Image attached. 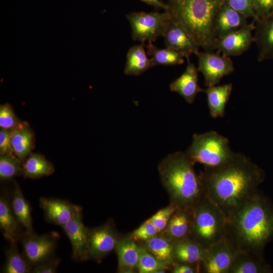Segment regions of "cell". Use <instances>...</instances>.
Masks as SVG:
<instances>
[{
	"mask_svg": "<svg viewBox=\"0 0 273 273\" xmlns=\"http://www.w3.org/2000/svg\"><path fill=\"white\" fill-rule=\"evenodd\" d=\"M205 195L228 218L256 192L261 181L258 167L251 159L236 153L218 168H205L200 173Z\"/></svg>",
	"mask_w": 273,
	"mask_h": 273,
	"instance_id": "1",
	"label": "cell"
},
{
	"mask_svg": "<svg viewBox=\"0 0 273 273\" xmlns=\"http://www.w3.org/2000/svg\"><path fill=\"white\" fill-rule=\"evenodd\" d=\"M273 235V214L256 192L228 218L225 238L236 251L257 253Z\"/></svg>",
	"mask_w": 273,
	"mask_h": 273,
	"instance_id": "2",
	"label": "cell"
},
{
	"mask_svg": "<svg viewBox=\"0 0 273 273\" xmlns=\"http://www.w3.org/2000/svg\"><path fill=\"white\" fill-rule=\"evenodd\" d=\"M195 164L186 152L181 151L169 154L158 164L161 183L168 194L170 203L178 208L193 209L205 196Z\"/></svg>",
	"mask_w": 273,
	"mask_h": 273,
	"instance_id": "3",
	"label": "cell"
},
{
	"mask_svg": "<svg viewBox=\"0 0 273 273\" xmlns=\"http://www.w3.org/2000/svg\"><path fill=\"white\" fill-rule=\"evenodd\" d=\"M223 0H168L171 17L186 30L199 47L205 51L215 50L216 39L213 23L215 14Z\"/></svg>",
	"mask_w": 273,
	"mask_h": 273,
	"instance_id": "4",
	"label": "cell"
},
{
	"mask_svg": "<svg viewBox=\"0 0 273 273\" xmlns=\"http://www.w3.org/2000/svg\"><path fill=\"white\" fill-rule=\"evenodd\" d=\"M228 217L205 195L193 208L189 238L206 248L224 238Z\"/></svg>",
	"mask_w": 273,
	"mask_h": 273,
	"instance_id": "5",
	"label": "cell"
},
{
	"mask_svg": "<svg viewBox=\"0 0 273 273\" xmlns=\"http://www.w3.org/2000/svg\"><path fill=\"white\" fill-rule=\"evenodd\" d=\"M186 152L195 163L209 169L223 166L236 153L232 150L228 139L214 130L194 134Z\"/></svg>",
	"mask_w": 273,
	"mask_h": 273,
	"instance_id": "6",
	"label": "cell"
},
{
	"mask_svg": "<svg viewBox=\"0 0 273 273\" xmlns=\"http://www.w3.org/2000/svg\"><path fill=\"white\" fill-rule=\"evenodd\" d=\"M133 40L144 43L153 42L163 36L171 19L168 11L163 13L144 12H132L126 15Z\"/></svg>",
	"mask_w": 273,
	"mask_h": 273,
	"instance_id": "7",
	"label": "cell"
},
{
	"mask_svg": "<svg viewBox=\"0 0 273 273\" xmlns=\"http://www.w3.org/2000/svg\"><path fill=\"white\" fill-rule=\"evenodd\" d=\"M236 250L223 238L205 248L199 265L200 272L229 273Z\"/></svg>",
	"mask_w": 273,
	"mask_h": 273,
	"instance_id": "8",
	"label": "cell"
},
{
	"mask_svg": "<svg viewBox=\"0 0 273 273\" xmlns=\"http://www.w3.org/2000/svg\"><path fill=\"white\" fill-rule=\"evenodd\" d=\"M59 234L52 232L41 235L24 234L20 241L23 254L33 266L54 257Z\"/></svg>",
	"mask_w": 273,
	"mask_h": 273,
	"instance_id": "9",
	"label": "cell"
},
{
	"mask_svg": "<svg viewBox=\"0 0 273 273\" xmlns=\"http://www.w3.org/2000/svg\"><path fill=\"white\" fill-rule=\"evenodd\" d=\"M196 56L198 59L197 68L203 74L207 87L216 85L224 76L235 71L232 60L224 55L205 51L199 52Z\"/></svg>",
	"mask_w": 273,
	"mask_h": 273,
	"instance_id": "10",
	"label": "cell"
},
{
	"mask_svg": "<svg viewBox=\"0 0 273 273\" xmlns=\"http://www.w3.org/2000/svg\"><path fill=\"white\" fill-rule=\"evenodd\" d=\"M119 239L111 221L95 228L89 229L87 243L89 259L100 263L107 255L115 250Z\"/></svg>",
	"mask_w": 273,
	"mask_h": 273,
	"instance_id": "11",
	"label": "cell"
},
{
	"mask_svg": "<svg viewBox=\"0 0 273 273\" xmlns=\"http://www.w3.org/2000/svg\"><path fill=\"white\" fill-rule=\"evenodd\" d=\"M62 228L71 244L72 258L79 261L88 259L87 243L89 229L83 222L82 208Z\"/></svg>",
	"mask_w": 273,
	"mask_h": 273,
	"instance_id": "12",
	"label": "cell"
},
{
	"mask_svg": "<svg viewBox=\"0 0 273 273\" xmlns=\"http://www.w3.org/2000/svg\"><path fill=\"white\" fill-rule=\"evenodd\" d=\"M255 22L248 23L216 40L215 50L226 56H240L246 52L254 42L252 31Z\"/></svg>",
	"mask_w": 273,
	"mask_h": 273,
	"instance_id": "13",
	"label": "cell"
},
{
	"mask_svg": "<svg viewBox=\"0 0 273 273\" xmlns=\"http://www.w3.org/2000/svg\"><path fill=\"white\" fill-rule=\"evenodd\" d=\"M166 47L181 53L190 63V57L199 52V47L185 28L172 17L162 36Z\"/></svg>",
	"mask_w": 273,
	"mask_h": 273,
	"instance_id": "14",
	"label": "cell"
},
{
	"mask_svg": "<svg viewBox=\"0 0 273 273\" xmlns=\"http://www.w3.org/2000/svg\"><path fill=\"white\" fill-rule=\"evenodd\" d=\"M39 205L46 220L61 227L67 224L81 208L66 200L44 197L39 199Z\"/></svg>",
	"mask_w": 273,
	"mask_h": 273,
	"instance_id": "15",
	"label": "cell"
},
{
	"mask_svg": "<svg viewBox=\"0 0 273 273\" xmlns=\"http://www.w3.org/2000/svg\"><path fill=\"white\" fill-rule=\"evenodd\" d=\"M247 19L223 1L213 20V29L216 40L248 24Z\"/></svg>",
	"mask_w": 273,
	"mask_h": 273,
	"instance_id": "16",
	"label": "cell"
},
{
	"mask_svg": "<svg viewBox=\"0 0 273 273\" xmlns=\"http://www.w3.org/2000/svg\"><path fill=\"white\" fill-rule=\"evenodd\" d=\"M12 209L8 192L4 190L0 196V228L5 239L10 243L20 240L25 234Z\"/></svg>",
	"mask_w": 273,
	"mask_h": 273,
	"instance_id": "17",
	"label": "cell"
},
{
	"mask_svg": "<svg viewBox=\"0 0 273 273\" xmlns=\"http://www.w3.org/2000/svg\"><path fill=\"white\" fill-rule=\"evenodd\" d=\"M198 71L193 63H189L183 73L169 86L171 91L178 93L190 104L199 93L204 90L199 85Z\"/></svg>",
	"mask_w": 273,
	"mask_h": 273,
	"instance_id": "18",
	"label": "cell"
},
{
	"mask_svg": "<svg viewBox=\"0 0 273 273\" xmlns=\"http://www.w3.org/2000/svg\"><path fill=\"white\" fill-rule=\"evenodd\" d=\"M255 22L254 42L258 49V60L273 59V14Z\"/></svg>",
	"mask_w": 273,
	"mask_h": 273,
	"instance_id": "19",
	"label": "cell"
},
{
	"mask_svg": "<svg viewBox=\"0 0 273 273\" xmlns=\"http://www.w3.org/2000/svg\"><path fill=\"white\" fill-rule=\"evenodd\" d=\"M193 220V209L177 208L171 215L163 235L173 242L189 238Z\"/></svg>",
	"mask_w": 273,
	"mask_h": 273,
	"instance_id": "20",
	"label": "cell"
},
{
	"mask_svg": "<svg viewBox=\"0 0 273 273\" xmlns=\"http://www.w3.org/2000/svg\"><path fill=\"white\" fill-rule=\"evenodd\" d=\"M140 246L130 236L119 239L115 248L119 272L131 273L137 268Z\"/></svg>",
	"mask_w": 273,
	"mask_h": 273,
	"instance_id": "21",
	"label": "cell"
},
{
	"mask_svg": "<svg viewBox=\"0 0 273 273\" xmlns=\"http://www.w3.org/2000/svg\"><path fill=\"white\" fill-rule=\"evenodd\" d=\"M204 250L205 248L189 238L175 241L173 243L175 263L189 264L197 266L199 268Z\"/></svg>",
	"mask_w": 273,
	"mask_h": 273,
	"instance_id": "22",
	"label": "cell"
},
{
	"mask_svg": "<svg viewBox=\"0 0 273 273\" xmlns=\"http://www.w3.org/2000/svg\"><path fill=\"white\" fill-rule=\"evenodd\" d=\"M34 133L26 122L12 130L11 145L13 152L22 163L31 154L34 147Z\"/></svg>",
	"mask_w": 273,
	"mask_h": 273,
	"instance_id": "23",
	"label": "cell"
},
{
	"mask_svg": "<svg viewBox=\"0 0 273 273\" xmlns=\"http://www.w3.org/2000/svg\"><path fill=\"white\" fill-rule=\"evenodd\" d=\"M233 89L232 83L207 87L204 92L207 96L210 116L214 118L223 117L226 105Z\"/></svg>",
	"mask_w": 273,
	"mask_h": 273,
	"instance_id": "24",
	"label": "cell"
},
{
	"mask_svg": "<svg viewBox=\"0 0 273 273\" xmlns=\"http://www.w3.org/2000/svg\"><path fill=\"white\" fill-rule=\"evenodd\" d=\"M13 212L20 224L24 228L25 233H34L31 216V209L29 202L25 199L20 187L15 183L11 200Z\"/></svg>",
	"mask_w": 273,
	"mask_h": 273,
	"instance_id": "25",
	"label": "cell"
},
{
	"mask_svg": "<svg viewBox=\"0 0 273 273\" xmlns=\"http://www.w3.org/2000/svg\"><path fill=\"white\" fill-rule=\"evenodd\" d=\"M141 44L131 47L126 55L124 72L126 75L138 76L154 67L151 58L149 59L144 47Z\"/></svg>",
	"mask_w": 273,
	"mask_h": 273,
	"instance_id": "26",
	"label": "cell"
},
{
	"mask_svg": "<svg viewBox=\"0 0 273 273\" xmlns=\"http://www.w3.org/2000/svg\"><path fill=\"white\" fill-rule=\"evenodd\" d=\"M142 242H143L142 246L158 260L172 268L175 264L173 258L174 242L164 235H157Z\"/></svg>",
	"mask_w": 273,
	"mask_h": 273,
	"instance_id": "27",
	"label": "cell"
},
{
	"mask_svg": "<svg viewBox=\"0 0 273 273\" xmlns=\"http://www.w3.org/2000/svg\"><path fill=\"white\" fill-rule=\"evenodd\" d=\"M54 171V165L39 154L31 153L22 163V174L25 178H39Z\"/></svg>",
	"mask_w": 273,
	"mask_h": 273,
	"instance_id": "28",
	"label": "cell"
},
{
	"mask_svg": "<svg viewBox=\"0 0 273 273\" xmlns=\"http://www.w3.org/2000/svg\"><path fill=\"white\" fill-rule=\"evenodd\" d=\"M145 46L148 55L151 56L154 66L157 65H175L184 62V55L180 52L166 47L160 49L154 45L152 42H148Z\"/></svg>",
	"mask_w": 273,
	"mask_h": 273,
	"instance_id": "29",
	"label": "cell"
},
{
	"mask_svg": "<svg viewBox=\"0 0 273 273\" xmlns=\"http://www.w3.org/2000/svg\"><path fill=\"white\" fill-rule=\"evenodd\" d=\"M257 253L244 251H236L229 273H260L265 271L257 259Z\"/></svg>",
	"mask_w": 273,
	"mask_h": 273,
	"instance_id": "30",
	"label": "cell"
},
{
	"mask_svg": "<svg viewBox=\"0 0 273 273\" xmlns=\"http://www.w3.org/2000/svg\"><path fill=\"white\" fill-rule=\"evenodd\" d=\"M6 251V262L3 272L5 273L31 272L33 266L24 255L19 252L17 242L10 243Z\"/></svg>",
	"mask_w": 273,
	"mask_h": 273,
	"instance_id": "31",
	"label": "cell"
},
{
	"mask_svg": "<svg viewBox=\"0 0 273 273\" xmlns=\"http://www.w3.org/2000/svg\"><path fill=\"white\" fill-rule=\"evenodd\" d=\"M137 268L140 273H157L160 270H168L172 268L167 264L158 260L144 247L140 246Z\"/></svg>",
	"mask_w": 273,
	"mask_h": 273,
	"instance_id": "32",
	"label": "cell"
},
{
	"mask_svg": "<svg viewBox=\"0 0 273 273\" xmlns=\"http://www.w3.org/2000/svg\"><path fill=\"white\" fill-rule=\"evenodd\" d=\"M22 174V162L14 154L1 155L0 179L10 180Z\"/></svg>",
	"mask_w": 273,
	"mask_h": 273,
	"instance_id": "33",
	"label": "cell"
},
{
	"mask_svg": "<svg viewBox=\"0 0 273 273\" xmlns=\"http://www.w3.org/2000/svg\"><path fill=\"white\" fill-rule=\"evenodd\" d=\"M22 121L19 120L12 107L8 104L0 106V127L7 130H13Z\"/></svg>",
	"mask_w": 273,
	"mask_h": 273,
	"instance_id": "34",
	"label": "cell"
},
{
	"mask_svg": "<svg viewBox=\"0 0 273 273\" xmlns=\"http://www.w3.org/2000/svg\"><path fill=\"white\" fill-rule=\"evenodd\" d=\"M177 208L175 205L170 203L167 207L159 210L149 218L159 233L165 230L171 215Z\"/></svg>",
	"mask_w": 273,
	"mask_h": 273,
	"instance_id": "35",
	"label": "cell"
},
{
	"mask_svg": "<svg viewBox=\"0 0 273 273\" xmlns=\"http://www.w3.org/2000/svg\"><path fill=\"white\" fill-rule=\"evenodd\" d=\"M158 234V230L149 218L131 233L130 237L136 242H143Z\"/></svg>",
	"mask_w": 273,
	"mask_h": 273,
	"instance_id": "36",
	"label": "cell"
},
{
	"mask_svg": "<svg viewBox=\"0 0 273 273\" xmlns=\"http://www.w3.org/2000/svg\"><path fill=\"white\" fill-rule=\"evenodd\" d=\"M230 7L243 14L247 18L256 16L253 8V0H223Z\"/></svg>",
	"mask_w": 273,
	"mask_h": 273,
	"instance_id": "37",
	"label": "cell"
},
{
	"mask_svg": "<svg viewBox=\"0 0 273 273\" xmlns=\"http://www.w3.org/2000/svg\"><path fill=\"white\" fill-rule=\"evenodd\" d=\"M253 8L254 21L265 18L273 14V0H253Z\"/></svg>",
	"mask_w": 273,
	"mask_h": 273,
	"instance_id": "38",
	"label": "cell"
},
{
	"mask_svg": "<svg viewBox=\"0 0 273 273\" xmlns=\"http://www.w3.org/2000/svg\"><path fill=\"white\" fill-rule=\"evenodd\" d=\"M60 263V259L53 257L33 266L31 272L55 273L57 271Z\"/></svg>",
	"mask_w": 273,
	"mask_h": 273,
	"instance_id": "39",
	"label": "cell"
},
{
	"mask_svg": "<svg viewBox=\"0 0 273 273\" xmlns=\"http://www.w3.org/2000/svg\"><path fill=\"white\" fill-rule=\"evenodd\" d=\"M12 130L1 128L0 130V154L13 155L11 145Z\"/></svg>",
	"mask_w": 273,
	"mask_h": 273,
	"instance_id": "40",
	"label": "cell"
},
{
	"mask_svg": "<svg viewBox=\"0 0 273 273\" xmlns=\"http://www.w3.org/2000/svg\"><path fill=\"white\" fill-rule=\"evenodd\" d=\"M173 273H195L200 272L198 266L186 263H175L172 269Z\"/></svg>",
	"mask_w": 273,
	"mask_h": 273,
	"instance_id": "41",
	"label": "cell"
},
{
	"mask_svg": "<svg viewBox=\"0 0 273 273\" xmlns=\"http://www.w3.org/2000/svg\"><path fill=\"white\" fill-rule=\"evenodd\" d=\"M148 5L152 6L156 8H162L165 11L168 9L167 4L163 3L161 0H141Z\"/></svg>",
	"mask_w": 273,
	"mask_h": 273,
	"instance_id": "42",
	"label": "cell"
}]
</instances>
